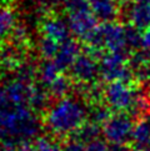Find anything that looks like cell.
I'll return each instance as SVG.
<instances>
[{"label": "cell", "instance_id": "cell-1", "mask_svg": "<svg viewBox=\"0 0 150 151\" xmlns=\"http://www.w3.org/2000/svg\"><path fill=\"white\" fill-rule=\"evenodd\" d=\"M41 130L36 114L26 105H15L0 88V141L34 140Z\"/></svg>", "mask_w": 150, "mask_h": 151}, {"label": "cell", "instance_id": "cell-2", "mask_svg": "<svg viewBox=\"0 0 150 151\" xmlns=\"http://www.w3.org/2000/svg\"><path fill=\"white\" fill-rule=\"evenodd\" d=\"M88 115L89 111L83 101L66 96L53 104L43 115V120L53 136L64 139L81 126Z\"/></svg>", "mask_w": 150, "mask_h": 151}, {"label": "cell", "instance_id": "cell-3", "mask_svg": "<svg viewBox=\"0 0 150 151\" xmlns=\"http://www.w3.org/2000/svg\"><path fill=\"white\" fill-rule=\"evenodd\" d=\"M100 76L104 81H121L129 84H138L134 78L133 70L129 66L128 51H109L105 52L99 61Z\"/></svg>", "mask_w": 150, "mask_h": 151}, {"label": "cell", "instance_id": "cell-4", "mask_svg": "<svg viewBox=\"0 0 150 151\" xmlns=\"http://www.w3.org/2000/svg\"><path fill=\"white\" fill-rule=\"evenodd\" d=\"M136 84L110 81L104 89V102L112 111H128L136 96Z\"/></svg>", "mask_w": 150, "mask_h": 151}, {"label": "cell", "instance_id": "cell-5", "mask_svg": "<svg viewBox=\"0 0 150 151\" xmlns=\"http://www.w3.org/2000/svg\"><path fill=\"white\" fill-rule=\"evenodd\" d=\"M133 116L128 111H116L103 125V135L110 144H128L134 131Z\"/></svg>", "mask_w": 150, "mask_h": 151}, {"label": "cell", "instance_id": "cell-6", "mask_svg": "<svg viewBox=\"0 0 150 151\" xmlns=\"http://www.w3.org/2000/svg\"><path fill=\"white\" fill-rule=\"evenodd\" d=\"M121 13L126 20L140 31L150 26V0H124Z\"/></svg>", "mask_w": 150, "mask_h": 151}, {"label": "cell", "instance_id": "cell-7", "mask_svg": "<svg viewBox=\"0 0 150 151\" xmlns=\"http://www.w3.org/2000/svg\"><path fill=\"white\" fill-rule=\"evenodd\" d=\"M99 74V61L85 51L76 58L70 68V76L76 83H94Z\"/></svg>", "mask_w": 150, "mask_h": 151}, {"label": "cell", "instance_id": "cell-8", "mask_svg": "<svg viewBox=\"0 0 150 151\" xmlns=\"http://www.w3.org/2000/svg\"><path fill=\"white\" fill-rule=\"evenodd\" d=\"M68 25L70 33L83 40L90 31H93L98 26V19L90 9L71 12L68 17Z\"/></svg>", "mask_w": 150, "mask_h": 151}, {"label": "cell", "instance_id": "cell-9", "mask_svg": "<svg viewBox=\"0 0 150 151\" xmlns=\"http://www.w3.org/2000/svg\"><path fill=\"white\" fill-rule=\"evenodd\" d=\"M39 28L43 36L51 37V39L56 40L60 44L68 40L69 34H70L69 25L60 17H58L53 13L45 14V17L40 20Z\"/></svg>", "mask_w": 150, "mask_h": 151}, {"label": "cell", "instance_id": "cell-10", "mask_svg": "<svg viewBox=\"0 0 150 151\" xmlns=\"http://www.w3.org/2000/svg\"><path fill=\"white\" fill-rule=\"evenodd\" d=\"M103 33L104 47L109 51H126L125 41V26L111 21V23H103L100 25Z\"/></svg>", "mask_w": 150, "mask_h": 151}, {"label": "cell", "instance_id": "cell-11", "mask_svg": "<svg viewBox=\"0 0 150 151\" xmlns=\"http://www.w3.org/2000/svg\"><path fill=\"white\" fill-rule=\"evenodd\" d=\"M95 18L103 23L115 21L121 13L119 0H88Z\"/></svg>", "mask_w": 150, "mask_h": 151}, {"label": "cell", "instance_id": "cell-12", "mask_svg": "<svg viewBox=\"0 0 150 151\" xmlns=\"http://www.w3.org/2000/svg\"><path fill=\"white\" fill-rule=\"evenodd\" d=\"M80 45L76 40L74 39H68L60 44L59 51L56 56L54 58V63L56 66L60 69V71H64L66 69H70L76 58L80 55Z\"/></svg>", "mask_w": 150, "mask_h": 151}, {"label": "cell", "instance_id": "cell-13", "mask_svg": "<svg viewBox=\"0 0 150 151\" xmlns=\"http://www.w3.org/2000/svg\"><path fill=\"white\" fill-rule=\"evenodd\" d=\"M34 84H28L20 81L18 79H13L4 88L9 100L15 105H26L29 106V99L33 91Z\"/></svg>", "mask_w": 150, "mask_h": 151}, {"label": "cell", "instance_id": "cell-14", "mask_svg": "<svg viewBox=\"0 0 150 151\" xmlns=\"http://www.w3.org/2000/svg\"><path fill=\"white\" fill-rule=\"evenodd\" d=\"M150 141V114L139 119L134 126L131 146L134 151H145Z\"/></svg>", "mask_w": 150, "mask_h": 151}, {"label": "cell", "instance_id": "cell-15", "mask_svg": "<svg viewBox=\"0 0 150 151\" xmlns=\"http://www.w3.org/2000/svg\"><path fill=\"white\" fill-rule=\"evenodd\" d=\"M46 86L44 85H34L33 91H31L30 99H29V107L33 110L36 115H44L48 111V109L51 106L50 105V99L51 95L49 90L45 89Z\"/></svg>", "mask_w": 150, "mask_h": 151}, {"label": "cell", "instance_id": "cell-16", "mask_svg": "<svg viewBox=\"0 0 150 151\" xmlns=\"http://www.w3.org/2000/svg\"><path fill=\"white\" fill-rule=\"evenodd\" d=\"M101 132H103V129L100 127V125H98V124H95L93 121H85L81 126L78 127L68 137L87 145L96 139H100Z\"/></svg>", "mask_w": 150, "mask_h": 151}, {"label": "cell", "instance_id": "cell-17", "mask_svg": "<svg viewBox=\"0 0 150 151\" xmlns=\"http://www.w3.org/2000/svg\"><path fill=\"white\" fill-rule=\"evenodd\" d=\"M73 78L68 76V75L60 74L59 76L53 81L49 86L48 90L51 95L53 99L60 100L63 98H66L68 94L71 93V90H74V84H73Z\"/></svg>", "mask_w": 150, "mask_h": 151}, {"label": "cell", "instance_id": "cell-18", "mask_svg": "<svg viewBox=\"0 0 150 151\" xmlns=\"http://www.w3.org/2000/svg\"><path fill=\"white\" fill-rule=\"evenodd\" d=\"M17 25L15 14L9 6H0V40L10 35L14 26Z\"/></svg>", "mask_w": 150, "mask_h": 151}, {"label": "cell", "instance_id": "cell-19", "mask_svg": "<svg viewBox=\"0 0 150 151\" xmlns=\"http://www.w3.org/2000/svg\"><path fill=\"white\" fill-rule=\"evenodd\" d=\"M60 75V69L56 66V64L54 61L46 60L45 63L41 64V66L38 70V78L41 85L49 86L54 80Z\"/></svg>", "mask_w": 150, "mask_h": 151}, {"label": "cell", "instance_id": "cell-20", "mask_svg": "<svg viewBox=\"0 0 150 151\" xmlns=\"http://www.w3.org/2000/svg\"><path fill=\"white\" fill-rule=\"evenodd\" d=\"M111 115H112V110L104 101H101V102H98V104L90 105V110H89L88 116L90 119V121L103 126L104 124L109 120V117Z\"/></svg>", "mask_w": 150, "mask_h": 151}, {"label": "cell", "instance_id": "cell-21", "mask_svg": "<svg viewBox=\"0 0 150 151\" xmlns=\"http://www.w3.org/2000/svg\"><path fill=\"white\" fill-rule=\"evenodd\" d=\"M59 47H60V42H58L51 37L43 36L41 40L39 41V52L41 58L45 59V60L54 59L59 51Z\"/></svg>", "mask_w": 150, "mask_h": 151}, {"label": "cell", "instance_id": "cell-22", "mask_svg": "<svg viewBox=\"0 0 150 151\" xmlns=\"http://www.w3.org/2000/svg\"><path fill=\"white\" fill-rule=\"evenodd\" d=\"M14 79H18L20 81L34 84V80L38 76V70L31 63L24 61L21 65L14 71Z\"/></svg>", "mask_w": 150, "mask_h": 151}, {"label": "cell", "instance_id": "cell-23", "mask_svg": "<svg viewBox=\"0 0 150 151\" xmlns=\"http://www.w3.org/2000/svg\"><path fill=\"white\" fill-rule=\"evenodd\" d=\"M9 36H10V42H13V44L21 46V47H25V49H29L30 39H29L28 29H26L25 25L17 24Z\"/></svg>", "mask_w": 150, "mask_h": 151}, {"label": "cell", "instance_id": "cell-24", "mask_svg": "<svg viewBox=\"0 0 150 151\" xmlns=\"http://www.w3.org/2000/svg\"><path fill=\"white\" fill-rule=\"evenodd\" d=\"M125 41L126 46L129 49L138 50L139 47H143V35L140 30L136 29L134 25L129 24L125 26Z\"/></svg>", "mask_w": 150, "mask_h": 151}, {"label": "cell", "instance_id": "cell-25", "mask_svg": "<svg viewBox=\"0 0 150 151\" xmlns=\"http://www.w3.org/2000/svg\"><path fill=\"white\" fill-rule=\"evenodd\" d=\"M56 137L50 139L46 136L36 137L33 144V150L31 151H63L60 144L58 142Z\"/></svg>", "mask_w": 150, "mask_h": 151}, {"label": "cell", "instance_id": "cell-26", "mask_svg": "<svg viewBox=\"0 0 150 151\" xmlns=\"http://www.w3.org/2000/svg\"><path fill=\"white\" fill-rule=\"evenodd\" d=\"M66 9L69 13H71V12H79V10H87L90 9V6L88 0H68Z\"/></svg>", "mask_w": 150, "mask_h": 151}, {"label": "cell", "instance_id": "cell-27", "mask_svg": "<svg viewBox=\"0 0 150 151\" xmlns=\"http://www.w3.org/2000/svg\"><path fill=\"white\" fill-rule=\"evenodd\" d=\"M85 151H108V145L105 144L104 140L96 139L85 145Z\"/></svg>", "mask_w": 150, "mask_h": 151}, {"label": "cell", "instance_id": "cell-28", "mask_svg": "<svg viewBox=\"0 0 150 151\" xmlns=\"http://www.w3.org/2000/svg\"><path fill=\"white\" fill-rule=\"evenodd\" d=\"M63 151H85V145L68 137V141L63 146Z\"/></svg>", "mask_w": 150, "mask_h": 151}, {"label": "cell", "instance_id": "cell-29", "mask_svg": "<svg viewBox=\"0 0 150 151\" xmlns=\"http://www.w3.org/2000/svg\"><path fill=\"white\" fill-rule=\"evenodd\" d=\"M0 151H19V142L15 140L0 141Z\"/></svg>", "mask_w": 150, "mask_h": 151}, {"label": "cell", "instance_id": "cell-30", "mask_svg": "<svg viewBox=\"0 0 150 151\" xmlns=\"http://www.w3.org/2000/svg\"><path fill=\"white\" fill-rule=\"evenodd\" d=\"M108 151H134L133 146L128 144H110L108 146Z\"/></svg>", "mask_w": 150, "mask_h": 151}, {"label": "cell", "instance_id": "cell-31", "mask_svg": "<svg viewBox=\"0 0 150 151\" xmlns=\"http://www.w3.org/2000/svg\"><path fill=\"white\" fill-rule=\"evenodd\" d=\"M143 47H144V49L150 50V26L146 30H144V34H143Z\"/></svg>", "mask_w": 150, "mask_h": 151}, {"label": "cell", "instance_id": "cell-32", "mask_svg": "<svg viewBox=\"0 0 150 151\" xmlns=\"http://www.w3.org/2000/svg\"><path fill=\"white\" fill-rule=\"evenodd\" d=\"M145 151H150V141H149V144H148V146H146Z\"/></svg>", "mask_w": 150, "mask_h": 151}, {"label": "cell", "instance_id": "cell-33", "mask_svg": "<svg viewBox=\"0 0 150 151\" xmlns=\"http://www.w3.org/2000/svg\"><path fill=\"white\" fill-rule=\"evenodd\" d=\"M148 98H149V101H150V90H149V93H148Z\"/></svg>", "mask_w": 150, "mask_h": 151}, {"label": "cell", "instance_id": "cell-34", "mask_svg": "<svg viewBox=\"0 0 150 151\" xmlns=\"http://www.w3.org/2000/svg\"><path fill=\"white\" fill-rule=\"evenodd\" d=\"M58 1H65V3H66V1H68V0H58Z\"/></svg>", "mask_w": 150, "mask_h": 151}, {"label": "cell", "instance_id": "cell-35", "mask_svg": "<svg viewBox=\"0 0 150 151\" xmlns=\"http://www.w3.org/2000/svg\"><path fill=\"white\" fill-rule=\"evenodd\" d=\"M121 1H124V0H121Z\"/></svg>", "mask_w": 150, "mask_h": 151}]
</instances>
